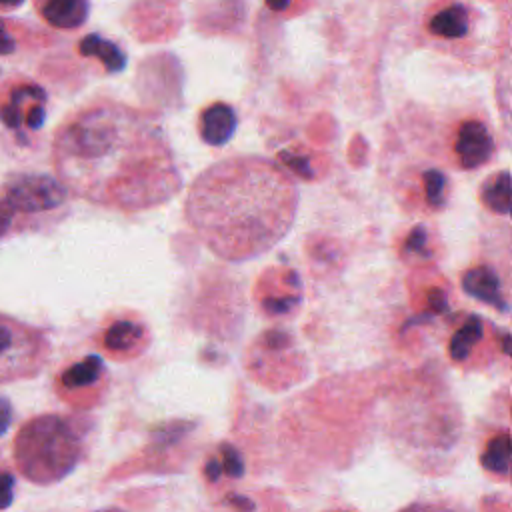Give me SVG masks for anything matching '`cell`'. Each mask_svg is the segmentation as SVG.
<instances>
[{
  "label": "cell",
  "mask_w": 512,
  "mask_h": 512,
  "mask_svg": "<svg viewBox=\"0 0 512 512\" xmlns=\"http://www.w3.org/2000/svg\"><path fill=\"white\" fill-rule=\"evenodd\" d=\"M26 0H0V14H8V12H16L18 8L24 6Z\"/></svg>",
  "instance_id": "28"
},
{
  "label": "cell",
  "mask_w": 512,
  "mask_h": 512,
  "mask_svg": "<svg viewBox=\"0 0 512 512\" xmlns=\"http://www.w3.org/2000/svg\"><path fill=\"white\" fill-rule=\"evenodd\" d=\"M150 344L146 324L134 316H120L108 322L98 334V346L114 360H132Z\"/></svg>",
  "instance_id": "14"
},
{
  "label": "cell",
  "mask_w": 512,
  "mask_h": 512,
  "mask_svg": "<svg viewBox=\"0 0 512 512\" xmlns=\"http://www.w3.org/2000/svg\"><path fill=\"white\" fill-rule=\"evenodd\" d=\"M242 474H244L242 454L230 444H220L218 452L210 456L204 466V476L210 482H218L222 476L240 478Z\"/></svg>",
  "instance_id": "22"
},
{
  "label": "cell",
  "mask_w": 512,
  "mask_h": 512,
  "mask_svg": "<svg viewBox=\"0 0 512 512\" xmlns=\"http://www.w3.org/2000/svg\"><path fill=\"white\" fill-rule=\"evenodd\" d=\"M88 422L66 414H38L26 420L12 442L18 472L32 484L50 486L64 480L84 458Z\"/></svg>",
  "instance_id": "4"
},
{
  "label": "cell",
  "mask_w": 512,
  "mask_h": 512,
  "mask_svg": "<svg viewBox=\"0 0 512 512\" xmlns=\"http://www.w3.org/2000/svg\"><path fill=\"white\" fill-rule=\"evenodd\" d=\"M444 162L460 172H474L492 162L496 136L484 114L460 112L444 128Z\"/></svg>",
  "instance_id": "8"
},
{
  "label": "cell",
  "mask_w": 512,
  "mask_h": 512,
  "mask_svg": "<svg viewBox=\"0 0 512 512\" xmlns=\"http://www.w3.org/2000/svg\"><path fill=\"white\" fill-rule=\"evenodd\" d=\"M480 206L502 222H512V170H496L478 186Z\"/></svg>",
  "instance_id": "19"
},
{
  "label": "cell",
  "mask_w": 512,
  "mask_h": 512,
  "mask_svg": "<svg viewBox=\"0 0 512 512\" xmlns=\"http://www.w3.org/2000/svg\"><path fill=\"white\" fill-rule=\"evenodd\" d=\"M316 2L318 0H262L264 8L282 20L304 16L316 6Z\"/></svg>",
  "instance_id": "23"
},
{
  "label": "cell",
  "mask_w": 512,
  "mask_h": 512,
  "mask_svg": "<svg viewBox=\"0 0 512 512\" xmlns=\"http://www.w3.org/2000/svg\"><path fill=\"white\" fill-rule=\"evenodd\" d=\"M10 424H12V404L4 396H0V436H4Z\"/></svg>",
  "instance_id": "27"
},
{
  "label": "cell",
  "mask_w": 512,
  "mask_h": 512,
  "mask_svg": "<svg viewBox=\"0 0 512 512\" xmlns=\"http://www.w3.org/2000/svg\"><path fill=\"white\" fill-rule=\"evenodd\" d=\"M494 98L500 116L512 126V44L504 50L496 64Z\"/></svg>",
  "instance_id": "21"
},
{
  "label": "cell",
  "mask_w": 512,
  "mask_h": 512,
  "mask_svg": "<svg viewBox=\"0 0 512 512\" xmlns=\"http://www.w3.org/2000/svg\"><path fill=\"white\" fill-rule=\"evenodd\" d=\"M52 158L72 194L110 210L156 208L182 186L162 126L108 98L82 106L60 126Z\"/></svg>",
  "instance_id": "1"
},
{
  "label": "cell",
  "mask_w": 512,
  "mask_h": 512,
  "mask_svg": "<svg viewBox=\"0 0 512 512\" xmlns=\"http://www.w3.org/2000/svg\"><path fill=\"white\" fill-rule=\"evenodd\" d=\"M14 486H16V482H14L12 472L8 468L0 466V510L8 508L12 504V500H14Z\"/></svg>",
  "instance_id": "24"
},
{
  "label": "cell",
  "mask_w": 512,
  "mask_h": 512,
  "mask_svg": "<svg viewBox=\"0 0 512 512\" xmlns=\"http://www.w3.org/2000/svg\"><path fill=\"white\" fill-rule=\"evenodd\" d=\"M48 94L28 76H10L0 86V124L20 138L38 132L46 122Z\"/></svg>",
  "instance_id": "9"
},
{
  "label": "cell",
  "mask_w": 512,
  "mask_h": 512,
  "mask_svg": "<svg viewBox=\"0 0 512 512\" xmlns=\"http://www.w3.org/2000/svg\"><path fill=\"white\" fill-rule=\"evenodd\" d=\"M398 254L402 260L410 264H420L426 260H432L436 254V240L432 236V230L424 224L412 226L400 240Z\"/></svg>",
  "instance_id": "20"
},
{
  "label": "cell",
  "mask_w": 512,
  "mask_h": 512,
  "mask_svg": "<svg viewBox=\"0 0 512 512\" xmlns=\"http://www.w3.org/2000/svg\"><path fill=\"white\" fill-rule=\"evenodd\" d=\"M52 40V34L32 26L26 20L0 16V58H8L24 50L50 44Z\"/></svg>",
  "instance_id": "18"
},
{
  "label": "cell",
  "mask_w": 512,
  "mask_h": 512,
  "mask_svg": "<svg viewBox=\"0 0 512 512\" xmlns=\"http://www.w3.org/2000/svg\"><path fill=\"white\" fill-rule=\"evenodd\" d=\"M106 390L108 370L104 360L96 354L72 362L56 380L58 396L76 408H92L100 404Z\"/></svg>",
  "instance_id": "12"
},
{
  "label": "cell",
  "mask_w": 512,
  "mask_h": 512,
  "mask_svg": "<svg viewBox=\"0 0 512 512\" xmlns=\"http://www.w3.org/2000/svg\"><path fill=\"white\" fill-rule=\"evenodd\" d=\"M496 354H498V360H502L506 366L512 368V332L510 330L498 328Z\"/></svg>",
  "instance_id": "25"
},
{
  "label": "cell",
  "mask_w": 512,
  "mask_h": 512,
  "mask_svg": "<svg viewBox=\"0 0 512 512\" xmlns=\"http://www.w3.org/2000/svg\"><path fill=\"white\" fill-rule=\"evenodd\" d=\"M496 414H500L502 418H506L508 422H512V390H506L504 396H500L496 402H494V410Z\"/></svg>",
  "instance_id": "26"
},
{
  "label": "cell",
  "mask_w": 512,
  "mask_h": 512,
  "mask_svg": "<svg viewBox=\"0 0 512 512\" xmlns=\"http://www.w3.org/2000/svg\"><path fill=\"white\" fill-rule=\"evenodd\" d=\"M296 210V184L260 156H234L208 166L186 196L188 224L210 252L230 262L272 250L290 232Z\"/></svg>",
  "instance_id": "2"
},
{
  "label": "cell",
  "mask_w": 512,
  "mask_h": 512,
  "mask_svg": "<svg viewBox=\"0 0 512 512\" xmlns=\"http://www.w3.org/2000/svg\"><path fill=\"white\" fill-rule=\"evenodd\" d=\"M496 336L498 326L488 322L484 316L472 312L462 314L448 330L446 354L456 366L466 370H484L498 360Z\"/></svg>",
  "instance_id": "10"
},
{
  "label": "cell",
  "mask_w": 512,
  "mask_h": 512,
  "mask_svg": "<svg viewBox=\"0 0 512 512\" xmlns=\"http://www.w3.org/2000/svg\"><path fill=\"white\" fill-rule=\"evenodd\" d=\"M450 194V176L436 164H424L400 174L398 202L412 214L432 216L442 212L450 202Z\"/></svg>",
  "instance_id": "11"
},
{
  "label": "cell",
  "mask_w": 512,
  "mask_h": 512,
  "mask_svg": "<svg viewBox=\"0 0 512 512\" xmlns=\"http://www.w3.org/2000/svg\"><path fill=\"white\" fill-rule=\"evenodd\" d=\"M68 188L46 174H10L0 182V240L40 230L64 214Z\"/></svg>",
  "instance_id": "5"
},
{
  "label": "cell",
  "mask_w": 512,
  "mask_h": 512,
  "mask_svg": "<svg viewBox=\"0 0 512 512\" xmlns=\"http://www.w3.org/2000/svg\"><path fill=\"white\" fill-rule=\"evenodd\" d=\"M478 466L492 482L512 484V422L496 412L480 430Z\"/></svg>",
  "instance_id": "13"
},
{
  "label": "cell",
  "mask_w": 512,
  "mask_h": 512,
  "mask_svg": "<svg viewBox=\"0 0 512 512\" xmlns=\"http://www.w3.org/2000/svg\"><path fill=\"white\" fill-rule=\"evenodd\" d=\"M236 110L222 100L210 102L198 114V136L208 146H224L236 132Z\"/></svg>",
  "instance_id": "17"
},
{
  "label": "cell",
  "mask_w": 512,
  "mask_h": 512,
  "mask_svg": "<svg viewBox=\"0 0 512 512\" xmlns=\"http://www.w3.org/2000/svg\"><path fill=\"white\" fill-rule=\"evenodd\" d=\"M486 232L460 274L464 294L500 314L512 312V222Z\"/></svg>",
  "instance_id": "6"
},
{
  "label": "cell",
  "mask_w": 512,
  "mask_h": 512,
  "mask_svg": "<svg viewBox=\"0 0 512 512\" xmlns=\"http://www.w3.org/2000/svg\"><path fill=\"white\" fill-rule=\"evenodd\" d=\"M76 52L82 60L94 62L104 74H120L128 64L124 46L100 32L84 34L76 44Z\"/></svg>",
  "instance_id": "16"
},
{
  "label": "cell",
  "mask_w": 512,
  "mask_h": 512,
  "mask_svg": "<svg viewBox=\"0 0 512 512\" xmlns=\"http://www.w3.org/2000/svg\"><path fill=\"white\" fill-rule=\"evenodd\" d=\"M512 0H418L414 30L420 46L486 66L508 48Z\"/></svg>",
  "instance_id": "3"
},
{
  "label": "cell",
  "mask_w": 512,
  "mask_h": 512,
  "mask_svg": "<svg viewBox=\"0 0 512 512\" xmlns=\"http://www.w3.org/2000/svg\"><path fill=\"white\" fill-rule=\"evenodd\" d=\"M48 358L50 340L40 328L0 312V384L34 378Z\"/></svg>",
  "instance_id": "7"
},
{
  "label": "cell",
  "mask_w": 512,
  "mask_h": 512,
  "mask_svg": "<svg viewBox=\"0 0 512 512\" xmlns=\"http://www.w3.org/2000/svg\"><path fill=\"white\" fill-rule=\"evenodd\" d=\"M32 8L48 28L74 32L88 22L92 0H32Z\"/></svg>",
  "instance_id": "15"
}]
</instances>
